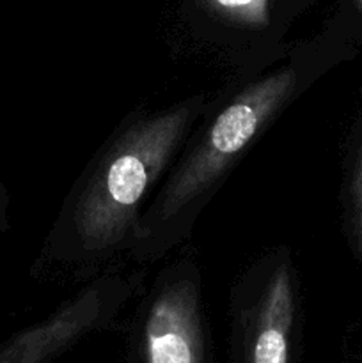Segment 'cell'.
Listing matches in <instances>:
<instances>
[{
  "label": "cell",
  "mask_w": 362,
  "mask_h": 363,
  "mask_svg": "<svg viewBox=\"0 0 362 363\" xmlns=\"http://www.w3.org/2000/svg\"><path fill=\"white\" fill-rule=\"evenodd\" d=\"M195 112L194 105H180L138 121L121 135L75 206V233L82 250L99 254L123 240L146 191L181 144Z\"/></svg>",
  "instance_id": "cell-1"
},
{
  "label": "cell",
  "mask_w": 362,
  "mask_h": 363,
  "mask_svg": "<svg viewBox=\"0 0 362 363\" xmlns=\"http://www.w3.org/2000/svg\"><path fill=\"white\" fill-rule=\"evenodd\" d=\"M298 84L300 73L295 67H286L240 92L216 116L197 147L163 188L155 208V222L167 225L197 204L277 110L284 106Z\"/></svg>",
  "instance_id": "cell-2"
},
{
  "label": "cell",
  "mask_w": 362,
  "mask_h": 363,
  "mask_svg": "<svg viewBox=\"0 0 362 363\" xmlns=\"http://www.w3.org/2000/svg\"><path fill=\"white\" fill-rule=\"evenodd\" d=\"M146 363H202L197 284L176 279L163 284L144 326Z\"/></svg>",
  "instance_id": "cell-3"
},
{
  "label": "cell",
  "mask_w": 362,
  "mask_h": 363,
  "mask_svg": "<svg viewBox=\"0 0 362 363\" xmlns=\"http://www.w3.org/2000/svg\"><path fill=\"white\" fill-rule=\"evenodd\" d=\"M114 301L116 293L109 284H94L67 301L45 323L18 337L6 351L0 353V363L45 362L94 328L112 308Z\"/></svg>",
  "instance_id": "cell-4"
},
{
  "label": "cell",
  "mask_w": 362,
  "mask_h": 363,
  "mask_svg": "<svg viewBox=\"0 0 362 363\" xmlns=\"http://www.w3.org/2000/svg\"><path fill=\"white\" fill-rule=\"evenodd\" d=\"M295 301L290 269L279 266L258 303L248 363H287Z\"/></svg>",
  "instance_id": "cell-5"
},
{
  "label": "cell",
  "mask_w": 362,
  "mask_h": 363,
  "mask_svg": "<svg viewBox=\"0 0 362 363\" xmlns=\"http://www.w3.org/2000/svg\"><path fill=\"white\" fill-rule=\"evenodd\" d=\"M351 199V233H353L355 247L362 254V147L355 162L353 176L350 186Z\"/></svg>",
  "instance_id": "cell-6"
},
{
  "label": "cell",
  "mask_w": 362,
  "mask_h": 363,
  "mask_svg": "<svg viewBox=\"0 0 362 363\" xmlns=\"http://www.w3.org/2000/svg\"><path fill=\"white\" fill-rule=\"evenodd\" d=\"M231 16L245 18V20H263L266 14V0H209Z\"/></svg>",
  "instance_id": "cell-7"
},
{
  "label": "cell",
  "mask_w": 362,
  "mask_h": 363,
  "mask_svg": "<svg viewBox=\"0 0 362 363\" xmlns=\"http://www.w3.org/2000/svg\"><path fill=\"white\" fill-rule=\"evenodd\" d=\"M357 4H358V6H361V7H362V0H357Z\"/></svg>",
  "instance_id": "cell-8"
}]
</instances>
